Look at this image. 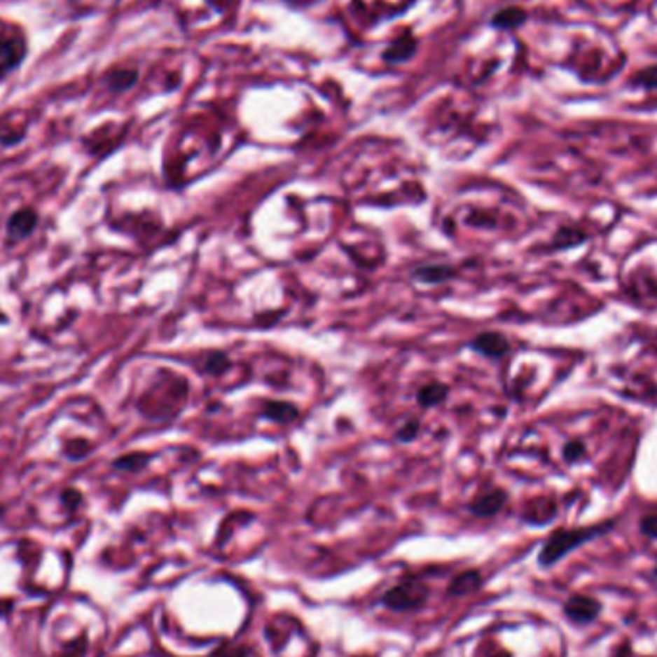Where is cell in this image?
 Segmentation results:
<instances>
[{"label": "cell", "instance_id": "obj_6", "mask_svg": "<svg viewBox=\"0 0 657 657\" xmlns=\"http://www.w3.org/2000/svg\"><path fill=\"white\" fill-rule=\"evenodd\" d=\"M506 500H508V494L504 492V490H500V488H496V490H490V492L477 496V500L471 502L469 509L473 516L492 517L504 508Z\"/></svg>", "mask_w": 657, "mask_h": 657}, {"label": "cell", "instance_id": "obj_7", "mask_svg": "<svg viewBox=\"0 0 657 657\" xmlns=\"http://www.w3.org/2000/svg\"><path fill=\"white\" fill-rule=\"evenodd\" d=\"M448 385L438 381H431L427 382V385H423V387L417 390L415 400H417V403L423 410H429V408H434V406L444 402V400L448 398Z\"/></svg>", "mask_w": 657, "mask_h": 657}, {"label": "cell", "instance_id": "obj_8", "mask_svg": "<svg viewBox=\"0 0 657 657\" xmlns=\"http://www.w3.org/2000/svg\"><path fill=\"white\" fill-rule=\"evenodd\" d=\"M413 275L421 279L423 283L434 284V283H444L452 277L456 275V271L452 269V265H441V263H433V265H421L415 269Z\"/></svg>", "mask_w": 657, "mask_h": 657}, {"label": "cell", "instance_id": "obj_4", "mask_svg": "<svg viewBox=\"0 0 657 657\" xmlns=\"http://www.w3.org/2000/svg\"><path fill=\"white\" fill-rule=\"evenodd\" d=\"M471 350H475L477 354H483L486 358H502L509 352V343L506 336L502 333H480L469 343Z\"/></svg>", "mask_w": 657, "mask_h": 657}, {"label": "cell", "instance_id": "obj_3", "mask_svg": "<svg viewBox=\"0 0 657 657\" xmlns=\"http://www.w3.org/2000/svg\"><path fill=\"white\" fill-rule=\"evenodd\" d=\"M563 611H565V617L576 625H588L597 619V615L602 611V602L584 594H575L569 597Z\"/></svg>", "mask_w": 657, "mask_h": 657}, {"label": "cell", "instance_id": "obj_1", "mask_svg": "<svg viewBox=\"0 0 657 657\" xmlns=\"http://www.w3.org/2000/svg\"><path fill=\"white\" fill-rule=\"evenodd\" d=\"M613 527V521H605L600 525H590V527H576V529H558L553 530L548 537V540L540 550L538 563L542 567H552L553 563L563 560L567 553L576 550L579 546L590 542L594 538L602 537Z\"/></svg>", "mask_w": 657, "mask_h": 657}, {"label": "cell", "instance_id": "obj_10", "mask_svg": "<svg viewBox=\"0 0 657 657\" xmlns=\"http://www.w3.org/2000/svg\"><path fill=\"white\" fill-rule=\"evenodd\" d=\"M478 586H480V575H478L477 571H467V573H462V575H457L452 581L448 594H452V596H465L469 592L477 590Z\"/></svg>", "mask_w": 657, "mask_h": 657}, {"label": "cell", "instance_id": "obj_17", "mask_svg": "<svg viewBox=\"0 0 657 657\" xmlns=\"http://www.w3.org/2000/svg\"><path fill=\"white\" fill-rule=\"evenodd\" d=\"M651 576H653V581H656V583H657V567H656V571L651 573Z\"/></svg>", "mask_w": 657, "mask_h": 657}, {"label": "cell", "instance_id": "obj_12", "mask_svg": "<svg viewBox=\"0 0 657 657\" xmlns=\"http://www.w3.org/2000/svg\"><path fill=\"white\" fill-rule=\"evenodd\" d=\"M150 456H144V454H131V456H125L118 459V462L113 463L118 469H129V471H137L142 469L146 463H148Z\"/></svg>", "mask_w": 657, "mask_h": 657}, {"label": "cell", "instance_id": "obj_16", "mask_svg": "<svg viewBox=\"0 0 657 657\" xmlns=\"http://www.w3.org/2000/svg\"><path fill=\"white\" fill-rule=\"evenodd\" d=\"M217 657H244V651L242 650H225L221 651Z\"/></svg>", "mask_w": 657, "mask_h": 657}, {"label": "cell", "instance_id": "obj_5", "mask_svg": "<svg viewBox=\"0 0 657 657\" xmlns=\"http://www.w3.org/2000/svg\"><path fill=\"white\" fill-rule=\"evenodd\" d=\"M39 223V216L35 209L23 208L20 212H15L14 216L10 217L6 229L8 237L14 240H23L29 237L31 233L35 231V227Z\"/></svg>", "mask_w": 657, "mask_h": 657}, {"label": "cell", "instance_id": "obj_13", "mask_svg": "<svg viewBox=\"0 0 657 657\" xmlns=\"http://www.w3.org/2000/svg\"><path fill=\"white\" fill-rule=\"evenodd\" d=\"M584 456H586V448H584V444H581L579 441L567 442V446L563 448V457H565L569 463L579 462V459H583Z\"/></svg>", "mask_w": 657, "mask_h": 657}, {"label": "cell", "instance_id": "obj_2", "mask_svg": "<svg viewBox=\"0 0 657 657\" xmlns=\"http://www.w3.org/2000/svg\"><path fill=\"white\" fill-rule=\"evenodd\" d=\"M427 588L417 581H408V583L398 584L392 590H389L382 596V604L389 605L394 611H406V609H415L425 602Z\"/></svg>", "mask_w": 657, "mask_h": 657}, {"label": "cell", "instance_id": "obj_14", "mask_svg": "<svg viewBox=\"0 0 657 657\" xmlns=\"http://www.w3.org/2000/svg\"><path fill=\"white\" fill-rule=\"evenodd\" d=\"M419 433V423L417 421H408L402 429L396 431V438L400 442H411L415 441V436Z\"/></svg>", "mask_w": 657, "mask_h": 657}, {"label": "cell", "instance_id": "obj_9", "mask_svg": "<svg viewBox=\"0 0 657 657\" xmlns=\"http://www.w3.org/2000/svg\"><path fill=\"white\" fill-rule=\"evenodd\" d=\"M263 415L277 423H291L298 417V408L291 402H268L263 408Z\"/></svg>", "mask_w": 657, "mask_h": 657}, {"label": "cell", "instance_id": "obj_15", "mask_svg": "<svg viewBox=\"0 0 657 657\" xmlns=\"http://www.w3.org/2000/svg\"><path fill=\"white\" fill-rule=\"evenodd\" d=\"M640 530H642V534H646L648 538H657V513H650V516L642 517Z\"/></svg>", "mask_w": 657, "mask_h": 657}, {"label": "cell", "instance_id": "obj_11", "mask_svg": "<svg viewBox=\"0 0 657 657\" xmlns=\"http://www.w3.org/2000/svg\"><path fill=\"white\" fill-rule=\"evenodd\" d=\"M229 367H231V361L225 352H209L204 358V371L209 375H221Z\"/></svg>", "mask_w": 657, "mask_h": 657}]
</instances>
